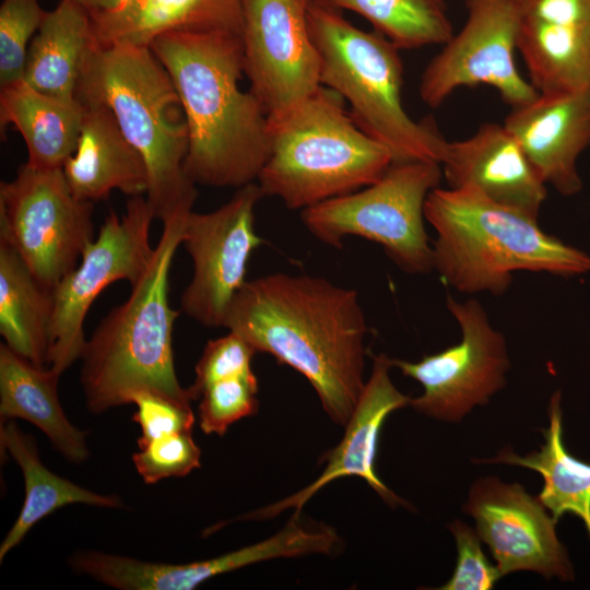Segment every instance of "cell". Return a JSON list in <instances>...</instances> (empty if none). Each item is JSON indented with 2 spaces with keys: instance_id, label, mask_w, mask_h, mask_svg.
I'll use <instances>...</instances> for the list:
<instances>
[{
  "instance_id": "obj_1",
  "label": "cell",
  "mask_w": 590,
  "mask_h": 590,
  "mask_svg": "<svg viewBox=\"0 0 590 590\" xmlns=\"http://www.w3.org/2000/svg\"><path fill=\"white\" fill-rule=\"evenodd\" d=\"M223 327L303 375L344 426L365 386L368 332L358 294L320 276L273 273L247 281Z\"/></svg>"
},
{
  "instance_id": "obj_2",
  "label": "cell",
  "mask_w": 590,
  "mask_h": 590,
  "mask_svg": "<svg viewBox=\"0 0 590 590\" xmlns=\"http://www.w3.org/2000/svg\"><path fill=\"white\" fill-rule=\"evenodd\" d=\"M170 76L185 113L187 176L197 185L255 182L271 150L269 117L239 81L240 35L170 32L149 46Z\"/></svg>"
},
{
  "instance_id": "obj_3",
  "label": "cell",
  "mask_w": 590,
  "mask_h": 590,
  "mask_svg": "<svg viewBox=\"0 0 590 590\" xmlns=\"http://www.w3.org/2000/svg\"><path fill=\"white\" fill-rule=\"evenodd\" d=\"M76 99L108 108L142 156L149 177L145 198L155 219L163 223L192 211L198 191L185 170V113L170 76L149 46L96 42L84 61Z\"/></svg>"
},
{
  "instance_id": "obj_4",
  "label": "cell",
  "mask_w": 590,
  "mask_h": 590,
  "mask_svg": "<svg viewBox=\"0 0 590 590\" xmlns=\"http://www.w3.org/2000/svg\"><path fill=\"white\" fill-rule=\"evenodd\" d=\"M190 212L163 222L149 269L131 285L128 299L113 308L86 340L80 382L92 413L131 404L143 390L187 405L192 401L175 371L173 330L180 311L168 299L170 267Z\"/></svg>"
},
{
  "instance_id": "obj_5",
  "label": "cell",
  "mask_w": 590,
  "mask_h": 590,
  "mask_svg": "<svg viewBox=\"0 0 590 590\" xmlns=\"http://www.w3.org/2000/svg\"><path fill=\"white\" fill-rule=\"evenodd\" d=\"M436 232L433 266L459 292L503 295L517 271L575 276L590 256L545 233L538 219L471 189H433L424 205Z\"/></svg>"
},
{
  "instance_id": "obj_6",
  "label": "cell",
  "mask_w": 590,
  "mask_h": 590,
  "mask_svg": "<svg viewBox=\"0 0 590 590\" xmlns=\"http://www.w3.org/2000/svg\"><path fill=\"white\" fill-rule=\"evenodd\" d=\"M343 101L321 85L286 115L269 120L270 155L257 179L264 196L304 210L385 175L392 154L357 126Z\"/></svg>"
},
{
  "instance_id": "obj_7",
  "label": "cell",
  "mask_w": 590,
  "mask_h": 590,
  "mask_svg": "<svg viewBox=\"0 0 590 590\" xmlns=\"http://www.w3.org/2000/svg\"><path fill=\"white\" fill-rule=\"evenodd\" d=\"M308 26L320 57L321 85L349 102L357 126L390 151L393 163L440 164L448 140L434 121L414 120L402 104L400 49L381 33L354 26L341 11L314 3Z\"/></svg>"
},
{
  "instance_id": "obj_8",
  "label": "cell",
  "mask_w": 590,
  "mask_h": 590,
  "mask_svg": "<svg viewBox=\"0 0 590 590\" xmlns=\"http://www.w3.org/2000/svg\"><path fill=\"white\" fill-rule=\"evenodd\" d=\"M441 178L437 162L393 163L376 182L302 210V221L328 246L341 248L345 237L359 236L382 246L402 271L427 273L434 266L424 205Z\"/></svg>"
},
{
  "instance_id": "obj_9",
  "label": "cell",
  "mask_w": 590,
  "mask_h": 590,
  "mask_svg": "<svg viewBox=\"0 0 590 590\" xmlns=\"http://www.w3.org/2000/svg\"><path fill=\"white\" fill-rule=\"evenodd\" d=\"M93 203L71 192L62 168L25 163L14 179L0 184V240L52 291L94 240Z\"/></svg>"
},
{
  "instance_id": "obj_10",
  "label": "cell",
  "mask_w": 590,
  "mask_h": 590,
  "mask_svg": "<svg viewBox=\"0 0 590 590\" xmlns=\"http://www.w3.org/2000/svg\"><path fill=\"white\" fill-rule=\"evenodd\" d=\"M154 212L144 196L130 197L119 217L111 211L84 249L78 266L52 290L54 310L47 366L60 375L81 358L83 324L96 297L116 281L135 284L151 263Z\"/></svg>"
},
{
  "instance_id": "obj_11",
  "label": "cell",
  "mask_w": 590,
  "mask_h": 590,
  "mask_svg": "<svg viewBox=\"0 0 590 590\" xmlns=\"http://www.w3.org/2000/svg\"><path fill=\"white\" fill-rule=\"evenodd\" d=\"M446 306L460 327V342L417 362L391 358V365L422 385L410 401L416 412L457 423L506 386L510 361L503 333L477 299L447 296Z\"/></svg>"
},
{
  "instance_id": "obj_12",
  "label": "cell",
  "mask_w": 590,
  "mask_h": 590,
  "mask_svg": "<svg viewBox=\"0 0 590 590\" xmlns=\"http://www.w3.org/2000/svg\"><path fill=\"white\" fill-rule=\"evenodd\" d=\"M467 20L426 64L420 96L440 106L461 87L491 86L511 108L539 93L516 63L520 12L515 0H465Z\"/></svg>"
},
{
  "instance_id": "obj_13",
  "label": "cell",
  "mask_w": 590,
  "mask_h": 590,
  "mask_svg": "<svg viewBox=\"0 0 590 590\" xmlns=\"http://www.w3.org/2000/svg\"><path fill=\"white\" fill-rule=\"evenodd\" d=\"M311 0H243L244 73L269 120L320 86V57L308 26Z\"/></svg>"
},
{
  "instance_id": "obj_14",
  "label": "cell",
  "mask_w": 590,
  "mask_h": 590,
  "mask_svg": "<svg viewBox=\"0 0 590 590\" xmlns=\"http://www.w3.org/2000/svg\"><path fill=\"white\" fill-rule=\"evenodd\" d=\"M262 197L259 185L250 182L216 210L186 217L181 245L193 274L180 298L181 311L205 327H223L231 302L247 282V264L263 243L253 226Z\"/></svg>"
},
{
  "instance_id": "obj_15",
  "label": "cell",
  "mask_w": 590,
  "mask_h": 590,
  "mask_svg": "<svg viewBox=\"0 0 590 590\" xmlns=\"http://www.w3.org/2000/svg\"><path fill=\"white\" fill-rule=\"evenodd\" d=\"M462 510L491 550L502 577L528 570L571 580L573 567L556 534V520L519 483L486 476L474 481Z\"/></svg>"
},
{
  "instance_id": "obj_16",
  "label": "cell",
  "mask_w": 590,
  "mask_h": 590,
  "mask_svg": "<svg viewBox=\"0 0 590 590\" xmlns=\"http://www.w3.org/2000/svg\"><path fill=\"white\" fill-rule=\"evenodd\" d=\"M371 357V373L344 425L341 441L323 456L326 465L322 473L293 495L231 521L270 519L288 509L302 511L304 505L323 486L344 476L363 479L392 507L409 506L378 477L375 463L379 435L386 418L392 412L410 405L411 397L400 392L393 385L389 376L391 358L385 354Z\"/></svg>"
},
{
  "instance_id": "obj_17",
  "label": "cell",
  "mask_w": 590,
  "mask_h": 590,
  "mask_svg": "<svg viewBox=\"0 0 590 590\" xmlns=\"http://www.w3.org/2000/svg\"><path fill=\"white\" fill-rule=\"evenodd\" d=\"M440 166L449 188L474 190L535 219L546 199L545 182L504 123L486 122L448 141Z\"/></svg>"
},
{
  "instance_id": "obj_18",
  "label": "cell",
  "mask_w": 590,
  "mask_h": 590,
  "mask_svg": "<svg viewBox=\"0 0 590 590\" xmlns=\"http://www.w3.org/2000/svg\"><path fill=\"white\" fill-rule=\"evenodd\" d=\"M545 185L570 197L582 189L577 163L590 145V90L539 94L504 120Z\"/></svg>"
},
{
  "instance_id": "obj_19",
  "label": "cell",
  "mask_w": 590,
  "mask_h": 590,
  "mask_svg": "<svg viewBox=\"0 0 590 590\" xmlns=\"http://www.w3.org/2000/svg\"><path fill=\"white\" fill-rule=\"evenodd\" d=\"M82 105L84 115L78 143L62 166L71 192L91 202L106 199L113 190L129 197L145 196L149 187L145 163L111 111L98 104Z\"/></svg>"
},
{
  "instance_id": "obj_20",
  "label": "cell",
  "mask_w": 590,
  "mask_h": 590,
  "mask_svg": "<svg viewBox=\"0 0 590 590\" xmlns=\"http://www.w3.org/2000/svg\"><path fill=\"white\" fill-rule=\"evenodd\" d=\"M91 17L98 44L150 46L170 32L241 35L243 0H128Z\"/></svg>"
},
{
  "instance_id": "obj_21",
  "label": "cell",
  "mask_w": 590,
  "mask_h": 590,
  "mask_svg": "<svg viewBox=\"0 0 590 590\" xmlns=\"http://www.w3.org/2000/svg\"><path fill=\"white\" fill-rule=\"evenodd\" d=\"M60 374L32 364L0 344V417L32 423L69 462L83 463L90 456L86 433L66 415L58 394Z\"/></svg>"
},
{
  "instance_id": "obj_22",
  "label": "cell",
  "mask_w": 590,
  "mask_h": 590,
  "mask_svg": "<svg viewBox=\"0 0 590 590\" xmlns=\"http://www.w3.org/2000/svg\"><path fill=\"white\" fill-rule=\"evenodd\" d=\"M90 12L74 0H60L33 37L23 80L30 87L75 101L87 54L96 44Z\"/></svg>"
},
{
  "instance_id": "obj_23",
  "label": "cell",
  "mask_w": 590,
  "mask_h": 590,
  "mask_svg": "<svg viewBox=\"0 0 590 590\" xmlns=\"http://www.w3.org/2000/svg\"><path fill=\"white\" fill-rule=\"evenodd\" d=\"M84 106L40 93L24 82L0 88L1 134L13 126L27 149V162L39 169L62 168L74 152Z\"/></svg>"
},
{
  "instance_id": "obj_24",
  "label": "cell",
  "mask_w": 590,
  "mask_h": 590,
  "mask_svg": "<svg viewBox=\"0 0 590 590\" xmlns=\"http://www.w3.org/2000/svg\"><path fill=\"white\" fill-rule=\"evenodd\" d=\"M0 446L20 467L25 496L21 511L0 545V562L19 545L28 531L57 509L72 504L122 508L117 495L99 494L59 476L42 462L34 438L15 420L1 421Z\"/></svg>"
},
{
  "instance_id": "obj_25",
  "label": "cell",
  "mask_w": 590,
  "mask_h": 590,
  "mask_svg": "<svg viewBox=\"0 0 590 590\" xmlns=\"http://www.w3.org/2000/svg\"><path fill=\"white\" fill-rule=\"evenodd\" d=\"M52 291L28 270L17 252L0 240V333L4 344L45 367L50 349Z\"/></svg>"
},
{
  "instance_id": "obj_26",
  "label": "cell",
  "mask_w": 590,
  "mask_h": 590,
  "mask_svg": "<svg viewBox=\"0 0 590 590\" xmlns=\"http://www.w3.org/2000/svg\"><path fill=\"white\" fill-rule=\"evenodd\" d=\"M550 424L542 430L544 444L540 450L519 456L504 447L495 457L476 460L481 463L519 465L538 472L543 487L538 498L557 521L565 514L579 517L590 535V464L574 458L563 442L560 392L551 397Z\"/></svg>"
},
{
  "instance_id": "obj_27",
  "label": "cell",
  "mask_w": 590,
  "mask_h": 590,
  "mask_svg": "<svg viewBox=\"0 0 590 590\" xmlns=\"http://www.w3.org/2000/svg\"><path fill=\"white\" fill-rule=\"evenodd\" d=\"M518 52L539 94L590 90V26L520 19Z\"/></svg>"
},
{
  "instance_id": "obj_28",
  "label": "cell",
  "mask_w": 590,
  "mask_h": 590,
  "mask_svg": "<svg viewBox=\"0 0 590 590\" xmlns=\"http://www.w3.org/2000/svg\"><path fill=\"white\" fill-rule=\"evenodd\" d=\"M365 17L399 49L444 45L453 35L445 0H311Z\"/></svg>"
},
{
  "instance_id": "obj_29",
  "label": "cell",
  "mask_w": 590,
  "mask_h": 590,
  "mask_svg": "<svg viewBox=\"0 0 590 590\" xmlns=\"http://www.w3.org/2000/svg\"><path fill=\"white\" fill-rule=\"evenodd\" d=\"M46 13L39 0H1L0 88L22 82L30 44Z\"/></svg>"
},
{
  "instance_id": "obj_30",
  "label": "cell",
  "mask_w": 590,
  "mask_h": 590,
  "mask_svg": "<svg viewBox=\"0 0 590 590\" xmlns=\"http://www.w3.org/2000/svg\"><path fill=\"white\" fill-rule=\"evenodd\" d=\"M258 380L253 374L226 378L199 396V425L204 434L223 436L235 422L258 411Z\"/></svg>"
},
{
  "instance_id": "obj_31",
  "label": "cell",
  "mask_w": 590,
  "mask_h": 590,
  "mask_svg": "<svg viewBox=\"0 0 590 590\" xmlns=\"http://www.w3.org/2000/svg\"><path fill=\"white\" fill-rule=\"evenodd\" d=\"M201 450L191 432H180L154 439L132 455V461L144 483L154 484L168 477H180L200 467Z\"/></svg>"
},
{
  "instance_id": "obj_32",
  "label": "cell",
  "mask_w": 590,
  "mask_h": 590,
  "mask_svg": "<svg viewBox=\"0 0 590 590\" xmlns=\"http://www.w3.org/2000/svg\"><path fill=\"white\" fill-rule=\"evenodd\" d=\"M255 353L256 350L246 340L232 331L208 341L196 365L194 380L187 388L191 400H198L201 392L216 381L253 374L251 361Z\"/></svg>"
},
{
  "instance_id": "obj_33",
  "label": "cell",
  "mask_w": 590,
  "mask_h": 590,
  "mask_svg": "<svg viewBox=\"0 0 590 590\" xmlns=\"http://www.w3.org/2000/svg\"><path fill=\"white\" fill-rule=\"evenodd\" d=\"M457 545V563L449 580L437 590H491L502 578L481 548L475 529L461 520L448 524Z\"/></svg>"
},
{
  "instance_id": "obj_34",
  "label": "cell",
  "mask_w": 590,
  "mask_h": 590,
  "mask_svg": "<svg viewBox=\"0 0 590 590\" xmlns=\"http://www.w3.org/2000/svg\"><path fill=\"white\" fill-rule=\"evenodd\" d=\"M131 403L137 408L132 420L141 428L139 447L170 434L192 429L194 414L190 405L149 390L137 392Z\"/></svg>"
},
{
  "instance_id": "obj_35",
  "label": "cell",
  "mask_w": 590,
  "mask_h": 590,
  "mask_svg": "<svg viewBox=\"0 0 590 590\" xmlns=\"http://www.w3.org/2000/svg\"><path fill=\"white\" fill-rule=\"evenodd\" d=\"M520 16L542 22L590 26V0H515Z\"/></svg>"
},
{
  "instance_id": "obj_36",
  "label": "cell",
  "mask_w": 590,
  "mask_h": 590,
  "mask_svg": "<svg viewBox=\"0 0 590 590\" xmlns=\"http://www.w3.org/2000/svg\"><path fill=\"white\" fill-rule=\"evenodd\" d=\"M84 7L90 14L111 12L123 5L128 0H74Z\"/></svg>"
}]
</instances>
